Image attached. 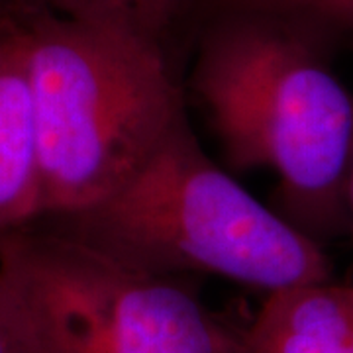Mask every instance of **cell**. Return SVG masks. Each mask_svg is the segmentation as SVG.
<instances>
[{
    "mask_svg": "<svg viewBox=\"0 0 353 353\" xmlns=\"http://www.w3.org/2000/svg\"><path fill=\"white\" fill-rule=\"evenodd\" d=\"M330 50L263 16H208L190 88L236 171L277 175L275 210L318 243L345 236L353 97Z\"/></svg>",
    "mask_w": 353,
    "mask_h": 353,
    "instance_id": "1",
    "label": "cell"
},
{
    "mask_svg": "<svg viewBox=\"0 0 353 353\" xmlns=\"http://www.w3.org/2000/svg\"><path fill=\"white\" fill-rule=\"evenodd\" d=\"M34 97L41 216L104 201L132 181L187 118L163 39L114 18L32 4L14 14Z\"/></svg>",
    "mask_w": 353,
    "mask_h": 353,
    "instance_id": "2",
    "label": "cell"
},
{
    "mask_svg": "<svg viewBox=\"0 0 353 353\" xmlns=\"http://www.w3.org/2000/svg\"><path fill=\"white\" fill-rule=\"evenodd\" d=\"M34 224L155 277L204 273L267 294L332 279L324 245L222 171L189 120L122 189Z\"/></svg>",
    "mask_w": 353,
    "mask_h": 353,
    "instance_id": "3",
    "label": "cell"
},
{
    "mask_svg": "<svg viewBox=\"0 0 353 353\" xmlns=\"http://www.w3.org/2000/svg\"><path fill=\"white\" fill-rule=\"evenodd\" d=\"M0 281L32 353H230L228 326L176 279L30 224L0 236Z\"/></svg>",
    "mask_w": 353,
    "mask_h": 353,
    "instance_id": "4",
    "label": "cell"
},
{
    "mask_svg": "<svg viewBox=\"0 0 353 353\" xmlns=\"http://www.w3.org/2000/svg\"><path fill=\"white\" fill-rule=\"evenodd\" d=\"M41 176L34 97L12 16L0 20V236L38 222Z\"/></svg>",
    "mask_w": 353,
    "mask_h": 353,
    "instance_id": "5",
    "label": "cell"
},
{
    "mask_svg": "<svg viewBox=\"0 0 353 353\" xmlns=\"http://www.w3.org/2000/svg\"><path fill=\"white\" fill-rule=\"evenodd\" d=\"M230 353H353V285L310 283L267 294Z\"/></svg>",
    "mask_w": 353,
    "mask_h": 353,
    "instance_id": "6",
    "label": "cell"
},
{
    "mask_svg": "<svg viewBox=\"0 0 353 353\" xmlns=\"http://www.w3.org/2000/svg\"><path fill=\"white\" fill-rule=\"evenodd\" d=\"M210 14L241 12L287 24L332 50L353 39V0H201Z\"/></svg>",
    "mask_w": 353,
    "mask_h": 353,
    "instance_id": "7",
    "label": "cell"
},
{
    "mask_svg": "<svg viewBox=\"0 0 353 353\" xmlns=\"http://www.w3.org/2000/svg\"><path fill=\"white\" fill-rule=\"evenodd\" d=\"M53 12L85 18H114L165 39L176 20L201 0H28Z\"/></svg>",
    "mask_w": 353,
    "mask_h": 353,
    "instance_id": "8",
    "label": "cell"
},
{
    "mask_svg": "<svg viewBox=\"0 0 353 353\" xmlns=\"http://www.w3.org/2000/svg\"><path fill=\"white\" fill-rule=\"evenodd\" d=\"M0 353H32L2 281H0Z\"/></svg>",
    "mask_w": 353,
    "mask_h": 353,
    "instance_id": "9",
    "label": "cell"
},
{
    "mask_svg": "<svg viewBox=\"0 0 353 353\" xmlns=\"http://www.w3.org/2000/svg\"><path fill=\"white\" fill-rule=\"evenodd\" d=\"M343 206H345V236L353 243V148L345 176V189H343Z\"/></svg>",
    "mask_w": 353,
    "mask_h": 353,
    "instance_id": "10",
    "label": "cell"
}]
</instances>
